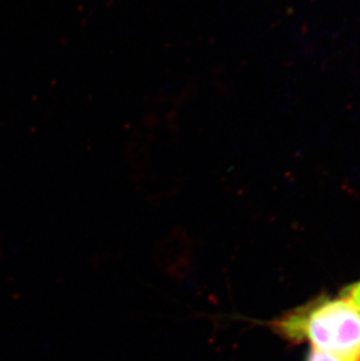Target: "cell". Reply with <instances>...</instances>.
Returning <instances> with one entry per match:
<instances>
[{"instance_id": "cell-1", "label": "cell", "mask_w": 360, "mask_h": 361, "mask_svg": "<svg viewBox=\"0 0 360 361\" xmlns=\"http://www.w3.org/2000/svg\"><path fill=\"white\" fill-rule=\"evenodd\" d=\"M288 341H309L313 348L360 361V312L347 298L317 300L274 323Z\"/></svg>"}, {"instance_id": "cell-2", "label": "cell", "mask_w": 360, "mask_h": 361, "mask_svg": "<svg viewBox=\"0 0 360 361\" xmlns=\"http://www.w3.org/2000/svg\"><path fill=\"white\" fill-rule=\"evenodd\" d=\"M344 298H347L360 312V281L344 290Z\"/></svg>"}, {"instance_id": "cell-3", "label": "cell", "mask_w": 360, "mask_h": 361, "mask_svg": "<svg viewBox=\"0 0 360 361\" xmlns=\"http://www.w3.org/2000/svg\"><path fill=\"white\" fill-rule=\"evenodd\" d=\"M306 361H347L345 359L330 355L326 352L318 351L316 348H311L306 355Z\"/></svg>"}]
</instances>
